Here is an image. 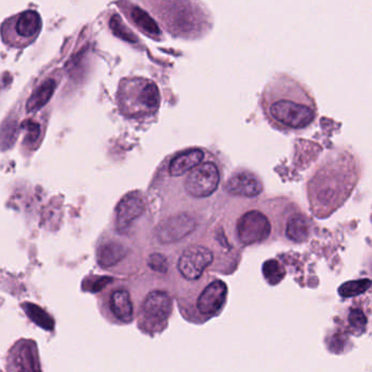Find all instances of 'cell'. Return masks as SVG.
<instances>
[{"instance_id": "cb8c5ba5", "label": "cell", "mask_w": 372, "mask_h": 372, "mask_svg": "<svg viewBox=\"0 0 372 372\" xmlns=\"http://www.w3.org/2000/svg\"><path fill=\"white\" fill-rule=\"evenodd\" d=\"M110 27H112L115 33L124 38V40L129 42L134 41V34L127 31L126 27H124V24L120 23L117 17H115V19L112 18V22H110Z\"/></svg>"}, {"instance_id": "e0dca14e", "label": "cell", "mask_w": 372, "mask_h": 372, "mask_svg": "<svg viewBox=\"0 0 372 372\" xmlns=\"http://www.w3.org/2000/svg\"><path fill=\"white\" fill-rule=\"evenodd\" d=\"M132 17L134 23L142 31L148 34H152V35H158L160 34L158 24L144 10L140 9V8H134V10L132 11Z\"/></svg>"}, {"instance_id": "d6986e66", "label": "cell", "mask_w": 372, "mask_h": 372, "mask_svg": "<svg viewBox=\"0 0 372 372\" xmlns=\"http://www.w3.org/2000/svg\"><path fill=\"white\" fill-rule=\"evenodd\" d=\"M262 272L265 279H267L271 285L279 284V281L284 279L285 277L284 267H283V265H281L279 261L274 260V259L265 262Z\"/></svg>"}, {"instance_id": "7a4b0ae2", "label": "cell", "mask_w": 372, "mask_h": 372, "mask_svg": "<svg viewBox=\"0 0 372 372\" xmlns=\"http://www.w3.org/2000/svg\"><path fill=\"white\" fill-rule=\"evenodd\" d=\"M236 232L239 241L245 246H249L267 240L272 233V224L265 213L251 210L239 219Z\"/></svg>"}, {"instance_id": "52a82bcc", "label": "cell", "mask_w": 372, "mask_h": 372, "mask_svg": "<svg viewBox=\"0 0 372 372\" xmlns=\"http://www.w3.org/2000/svg\"><path fill=\"white\" fill-rule=\"evenodd\" d=\"M227 297V286L223 281H214L203 289L197 303L199 311L204 315H213L222 309Z\"/></svg>"}, {"instance_id": "d4e9b609", "label": "cell", "mask_w": 372, "mask_h": 372, "mask_svg": "<svg viewBox=\"0 0 372 372\" xmlns=\"http://www.w3.org/2000/svg\"><path fill=\"white\" fill-rule=\"evenodd\" d=\"M28 130H29V136L32 141H35L37 136H40V126L37 124H34L32 122H25Z\"/></svg>"}, {"instance_id": "2e32d148", "label": "cell", "mask_w": 372, "mask_h": 372, "mask_svg": "<svg viewBox=\"0 0 372 372\" xmlns=\"http://www.w3.org/2000/svg\"><path fill=\"white\" fill-rule=\"evenodd\" d=\"M56 86H57V84H56L55 80L53 79H50L44 82V83L32 94L30 100H28V112H36V110H41L43 106H45L48 100H50V98L53 96Z\"/></svg>"}, {"instance_id": "6da1fadb", "label": "cell", "mask_w": 372, "mask_h": 372, "mask_svg": "<svg viewBox=\"0 0 372 372\" xmlns=\"http://www.w3.org/2000/svg\"><path fill=\"white\" fill-rule=\"evenodd\" d=\"M262 107L269 122L281 132L306 129L317 117V106L309 92L286 74L265 88Z\"/></svg>"}, {"instance_id": "30bf717a", "label": "cell", "mask_w": 372, "mask_h": 372, "mask_svg": "<svg viewBox=\"0 0 372 372\" xmlns=\"http://www.w3.org/2000/svg\"><path fill=\"white\" fill-rule=\"evenodd\" d=\"M203 158H204V153L199 149L180 153L170 162L168 172L173 177L182 176L189 170H194L196 166L201 164Z\"/></svg>"}, {"instance_id": "7402d4cb", "label": "cell", "mask_w": 372, "mask_h": 372, "mask_svg": "<svg viewBox=\"0 0 372 372\" xmlns=\"http://www.w3.org/2000/svg\"><path fill=\"white\" fill-rule=\"evenodd\" d=\"M349 323L354 329L363 330L364 327L367 325V318H366L365 313L363 310L359 309H354L351 313H349Z\"/></svg>"}, {"instance_id": "277c9868", "label": "cell", "mask_w": 372, "mask_h": 372, "mask_svg": "<svg viewBox=\"0 0 372 372\" xmlns=\"http://www.w3.org/2000/svg\"><path fill=\"white\" fill-rule=\"evenodd\" d=\"M213 253L203 246H192L184 251L178 261L180 274L189 281L198 279L212 263Z\"/></svg>"}, {"instance_id": "5b68a950", "label": "cell", "mask_w": 372, "mask_h": 372, "mask_svg": "<svg viewBox=\"0 0 372 372\" xmlns=\"http://www.w3.org/2000/svg\"><path fill=\"white\" fill-rule=\"evenodd\" d=\"M196 227V220L190 215H174L158 225L156 237L162 243H176L190 235Z\"/></svg>"}, {"instance_id": "9c48e42d", "label": "cell", "mask_w": 372, "mask_h": 372, "mask_svg": "<svg viewBox=\"0 0 372 372\" xmlns=\"http://www.w3.org/2000/svg\"><path fill=\"white\" fill-rule=\"evenodd\" d=\"M225 188L227 192L235 196L255 197L262 192L263 185L255 175L241 172L231 177Z\"/></svg>"}, {"instance_id": "8992f818", "label": "cell", "mask_w": 372, "mask_h": 372, "mask_svg": "<svg viewBox=\"0 0 372 372\" xmlns=\"http://www.w3.org/2000/svg\"><path fill=\"white\" fill-rule=\"evenodd\" d=\"M172 299L168 293L162 291H152L144 303V319L150 325H158L164 323L172 313Z\"/></svg>"}, {"instance_id": "44dd1931", "label": "cell", "mask_w": 372, "mask_h": 372, "mask_svg": "<svg viewBox=\"0 0 372 372\" xmlns=\"http://www.w3.org/2000/svg\"><path fill=\"white\" fill-rule=\"evenodd\" d=\"M17 366H20L21 370H34L37 369L34 366L33 353L32 349H24L17 354Z\"/></svg>"}, {"instance_id": "5bb4252c", "label": "cell", "mask_w": 372, "mask_h": 372, "mask_svg": "<svg viewBox=\"0 0 372 372\" xmlns=\"http://www.w3.org/2000/svg\"><path fill=\"white\" fill-rule=\"evenodd\" d=\"M126 247L117 241H110V243H104L98 252V261L102 267H110L112 265H117L122 258L126 257Z\"/></svg>"}, {"instance_id": "9a60e30c", "label": "cell", "mask_w": 372, "mask_h": 372, "mask_svg": "<svg viewBox=\"0 0 372 372\" xmlns=\"http://www.w3.org/2000/svg\"><path fill=\"white\" fill-rule=\"evenodd\" d=\"M310 233V225L303 215L293 214L289 217L286 224V236L295 243L307 240Z\"/></svg>"}, {"instance_id": "3957f363", "label": "cell", "mask_w": 372, "mask_h": 372, "mask_svg": "<svg viewBox=\"0 0 372 372\" xmlns=\"http://www.w3.org/2000/svg\"><path fill=\"white\" fill-rule=\"evenodd\" d=\"M220 179V170L214 163H202L191 170L185 182V188L194 198H205L214 194Z\"/></svg>"}, {"instance_id": "8fae6325", "label": "cell", "mask_w": 372, "mask_h": 372, "mask_svg": "<svg viewBox=\"0 0 372 372\" xmlns=\"http://www.w3.org/2000/svg\"><path fill=\"white\" fill-rule=\"evenodd\" d=\"M136 88L138 92H136V103L140 105L142 110L146 112H153L160 105V91H158V86L152 81H146V80H140L136 81Z\"/></svg>"}, {"instance_id": "ffe728a7", "label": "cell", "mask_w": 372, "mask_h": 372, "mask_svg": "<svg viewBox=\"0 0 372 372\" xmlns=\"http://www.w3.org/2000/svg\"><path fill=\"white\" fill-rule=\"evenodd\" d=\"M25 310H27L28 315L36 325L45 327L46 330H52V327H54L53 319L41 308L31 305V303H27L25 305Z\"/></svg>"}, {"instance_id": "ac0fdd59", "label": "cell", "mask_w": 372, "mask_h": 372, "mask_svg": "<svg viewBox=\"0 0 372 372\" xmlns=\"http://www.w3.org/2000/svg\"><path fill=\"white\" fill-rule=\"evenodd\" d=\"M371 281L370 279H358V281H346L339 289V295L345 298L349 297L358 296L361 293L367 291L371 286Z\"/></svg>"}, {"instance_id": "7c38bea8", "label": "cell", "mask_w": 372, "mask_h": 372, "mask_svg": "<svg viewBox=\"0 0 372 372\" xmlns=\"http://www.w3.org/2000/svg\"><path fill=\"white\" fill-rule=\"evenodd\" d=\"M110 308L115 317L122 322H130L134 319V306L130 299L129 291L116 289L110 296Z\"/></svg>"}, {"instance_id": "ba28073f", "label": "cell", "mask_w": 372, "mask_h": 372, "mask_svg": "<svg viewBox=\"0 0 372 372\" xmlns=\"http://www.w3.org/2000/svg\"><path fill=\"white\" fill-rule=\"evenodd\" d=\"M146 202L138 192L127 194L120 200L116 209V222L120 228H126L134 220L144 214Z\"/></svg>"}, {"instance_id": "4fadbf2b", "label": "cell", "mask_w": 372, "mask_h": 372, "mask_svg": "<svg viewBox=\"0 0 372 372\" xmlns=\"http://www.w3.org/2000/svg\"><path fill=\"white\" fill-rule=\"evenodd\" d=\"M42 29V19L33 10L23 12L18 17L16 30L18 35L23 38L35 37Z\"/></svg>"}, {"instance_id": "603a6c76", "label": "cell", "mask_w": 372, "mask_h": 372, "mask_svg": "<svg viewBox=\"0 0 372 372\" xmlns=\"http://www.w3.org/2000/svg\"><path fill=\"white\" fill-rule=\"evenodd\" d=\"M149 265L152 267L153 270L158 271V272H166L168 271V261L165 259L164 255L160 253H154L151 255L149 259Z\"/></svg>"}]
</instances>
